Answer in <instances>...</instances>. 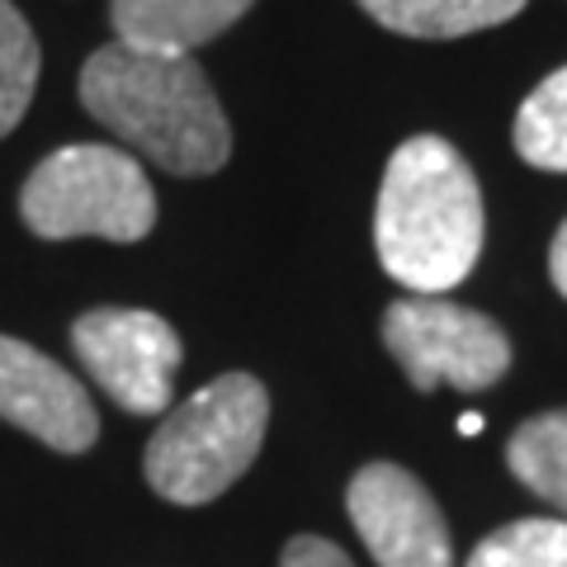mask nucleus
I'll use <instances>...</instances> for the list:
<instances>
[{
    "mask_svg": "<svg viewBox=\"0 0 567 567\" xmlns=\"http://www.w3.org/2000/svg\"><path fill=\"white\" fill-rule=\"evenodd\" d=\"M81 104L118 142L171 175H213L233 156V128L208 76L181 52L110 43L81 71Z\"/></svg>",
    "mask_w": 567,
    "mask_h": 567,
    "instance_id": "1",
    "label": "nucleus"
},
{
    "mask_svg": "<svg viewBox=\"0 0 567 567\" xmlns=\"http://www.w3.org/2000/svg\"><path fill=\"white\" fill-rule=\"evenodd\" d=\"M374 246L383 270L412 293H450L483 251V189L445 137L416 133L388 156Z\"/></svg>",
    "mask_w": 567,
    "mask_h": 567,
    "instance_id": "2",
    "label": "nucleus"
},
{
    "mask_svg": "<svg viewBox=\"0 0 567 567\" xmlns=\"http://www.w3.org/2000/svg\"><path fill=\"white\" fill-rule=\"evenodd\" d=\"M270 425V393L256 374L213 379L189 402H181L152 435L142 473L152 492L175 506H204L223 496L237 477L256 464Z\"/></svg>",
    "mask_w": 567,
    "mask_h": 567,
    "instance_id": "3",
    "label": "nucleus"
},
{
    "mask_svg": "<svg viewBox=\"0 0 567 567\" xmlns=\"http://www.w3.org/2000/svg\"><path fill=\"white\" fill-rule=\"evenodd\" d=\"M24 227L43 241H142L156 227V194L137 156L104 142H71L43 156L20 194Z\"/></svg>",
    "mask_w": 567,
    "mask_h": 567,
    "instance_id": "4",
    "label": "nucleus"
},
{
    "mask_svg": "<svg viewBox=\"0 0 567 567\" xmlns=\"http://www.w3.org/2000/svg\"><path fill=\"white\" fill-rule=\"evenodd\" d=\"M383 341L421 393L440 383L458 388V393H483V388L502 383L511 369L506 331L487 312L458 308L440 293L398 298L383 312Z\"/></svg>",
    "mask_w": 567,
    "mask_h": 567,
    "instance_id": "5",
    "label": "nucleus"
},
{
    "mask_svg": "<svg viewBox=\"0 0 567 567\" xmlns=\"http://www.w3.org/2000/svg\"><path fill=\"white\" fill-rule=\"evenodd\" d=\"M71 346L104 393L123 412L152 416L166 412L175 393V369H181V336L166 317L147 308H95L76 317Z\"/></svg>",
    "mask_w": 567,
    "mask_h": 567,
    "instance_id": "6",
    "label": "nucleus"
},
{
    "mask_svg": "<svg viewBox=\"0 0 567 567\" xmlns=\"http://www.w3.org/2000/svg\"><path fill=\"white\" fill-rule=\"evenodd\" d=\"M350 520L379 567H454L435 496L398 464H364L346 492Z\"/></svg>",
    "mask_w": 567,
    "mask_h": 567,
    "instance_id": "7",
    "label": "nucleus"
},
{
    "mask_svg": "<svg viewBox=\"0 0 567 567\" xmlns=\"http://www.w3.org/2000/svg\"><path fill=\"white\" fill-rule=\"evenodd\" d=\"M0 421L62 454H85L100 435L95 402L81 379L14 336H0Z\"/></svg>",
    "mask_w": 567,
    "mask_h": 567,
    "instance_id": "8",
    "label": "nucleus"
},
{
    "mask_svg": "<svg viewBox=\"0 0 567 567\" xmlns=\"http://www.w3.org/2000/svg\"><path fill=\"white\" fill-rule=\"evenodd\" d=\"M251 6L256 0H110V24L128 48L194 58V48L227 33Z\"/></svg>",
    "mask_w": 567,
    "mask_h": 567,
    "instance_id": "9",
    "label": "nucleus"
},
{
    "mask_svg": "<svg viewBox=\"0 0 567 567\" xmlns=\"http://www.w3.org/2000/svg\"><path fill=\"white\" fill-rule=\"evenodd\" d=\"M369 20L406 39H464V33L506 24L529 0H360Z\"/></svg>",
    "mask_w": 567,
    "mask_h": 567,
    "instance_id": "10",
    "label": "nucleus"
},
{
    "mask_svg": "<svg viewBox=\"0 0 567 567\" xmlns=\"http://www.w3.org/2000/svg\"><path fill=\"white\" fill-rule=\"evenodd\" d=\"M506 464L520 483L567 516V406L529 416L506 445Z\"/></svg>",
    "mask_w": 567,
    "mask_h": 567,
    "instance_id": "11",
    "label": "nucleus"
},
{
    "mask_svg": "<svg viewBox=\"0 0 567 567\" xmlns=\"http://www.w3.org/2000/svg\"><path fill=\"white\" fill-rule=\"evenodd\" d=\"M516 152L539 171H567V66L525 95L516 114Z\"/></svg>",
    "mask_w": 567,
    "mask_h": 567,
    "instance_id": "12",
    "label": "nucleus"
},
{
    "mask_svg": "<svg viewBox=\"0 0 567 567\" xmlns=\"http://www.w3.org/2000/svg\"><path fill=\"white\" fill-rule=\"evenodd\" d=\"M43 52L39 39L10 0H0V137L20 128L33 91H39Z\"/></svg>",
    "mask_w": 567,
    "mask_h": 567,
    "instance_id": "13",
    "label": "nucleus"
},
{
    "mask_svg": "<svg viewBox=\"0 0 567 567\" xmlns=\"http://www.w3.org/2000/svg\"><path fill=\"white\" fill-rule=\"evenodd\" d=\"M468 567H567V520H511L473 548Z\"/></svg>",
    "mask_w": 567,
    "mask_h": 567,
    "instance_id": "14",
    "label": "nucleus"
},
{
    "mask_svg": "<svg viewBox=\"0 0 567 567\" xmlns=\"http://www.w3.org/2000/svg\"><path fill=\"white\" fill-rule=\"evenodd\" d=\"M279 567H354V563L322 535H298V539H289V548H284Z\"/></svg>",
    "mask_w": 567,
    "mask_h": 567,
    "instance_id": "15",
    "label": "nucleus"
},
{
    "mask_svg": "<svg viewBox=\"0 0 567 567\" xmlns=\"http://www.w3.org/2000/svg\"><path fill=\"white\" fill-rule=\"evenodd\" d=\"M548 275H554V284H558V293L567 298V223L558 227V237H554V246H548Z\"/></svg>",
    "mask_w": 567,
    "mask_h": 567,
    "instance_id": "16",
    "label": "nucleus"
},
{
    "mask_svg": "<svg viewBox=\"0 0 567 567\" xmlns=\"http://www.w3.org/2000/svg\"><path fill=\"white\" fill-rule=\"evenodd\" d=\"M458 431H464V435H477V431H483V416H477V412L458 416Z\"/></svg>",
    "mask_w": 567,
    "mask_h": 567,
    "instance_id": "17",
    "label": "nucleus"
}]
</instances>
